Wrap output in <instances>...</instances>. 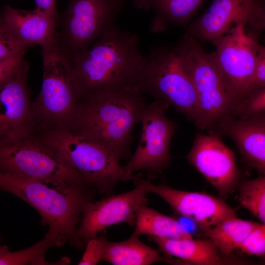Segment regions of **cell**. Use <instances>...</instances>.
<instances>
[{"label": "cell", "mask_w": 265, "mask_h": 265, "mask_svg": "<svg viewBox=\"0 0 265 265\" xmlns=\"http://www.w3.org/2000/svg\"><path fill=\"white\" fill-rule=\"evenodd\" d=\"M186 157L221 196L227 195L239 181L235 154L216 132L198 133Z\"/></svg>", "instance_id": "cell-14"}, {"label": "cell", "mask_w": 265, "mask_h": 265, "mask_svg": "<svg viewBox=\"0 0 265 265\" xmlns=\"http://www.w3.org/2000/svg\"><path fill=\"white\" fill-rule=\"evenodd\" d=\"M0 170L61 188H94L58 152L34 133L0 144Z\"/></svg>", "instance_id": "cell-7"}, {"label": "cell", "mask_w": 265, "mask_h": 265, "mask_svg": "<svg viewBox=\"0 0 265 265\" xmlns=\"http://www.w3.org/2000/svg\"><path fill=\"white\" fill-rule=\"evenodd\" d=\"M103 261L114 265H149L159 262H170L158 250L142 242L138 236L132 235L122 241L107 240Z\"/></svg>", "instance_id": "cell-21"}, {"label": "cell", "mask_w": 265, "mask_h": 265, "mask_svg": "<svg viewBox=\"0 0 265 265\" xmlns=\"http://www.w3.org/2000/svg\"><path fill=\"white\" fill-rule=\"evenodd\" d=\"M264 87H265V46L260 45L258 52L257 67L248 94L255 90Z\"/></svg>", "instance_id": "cell-30"}, {"label": "cell", "mask_w": 265, "mask_h": 265, "mask_svg": "<svg viewBox=\"0 0 265 265\" xmlns=\"http://www.w3.org/2000/svg\"><path fill=\"white\" fill-rule=\"evenodd\" d=\"M138 89L171 105L196 125V90L177 46H158L150 50Z\"/></svg>", "instance_id": "cell-8"}, {"label": "cell", "mask_w": 265, "mask_h": 265, "mask_svg": "<svg viewBox=\"0 0 265 265\" xmlns=\"http://www.w3.org/2000/svg\"><path fill=\"white\" fill-rule=\"evenodd\" d=\"M146 105L142 93L135 88L85 94L65 129L102 144L122 159H130L131 133Z\"/></svg>", "instance_id": "cell-1"}, {"label": "cell", "mask_w": 265, "mask_h": 265, "mask_svg": "<svg viewBox=\"0 0 265 265\" xmlns=\"http://www.w3.org/2000/svg\"><path fill=\"white\" fill-rule=\"evenodd\" d=\"M261 29H265V3L264 5L261 23Z\"/></svg>", "instance_id": "cell-32"}, {"label": "cell", "mask_w": 265, "mask_h": 265, "mask_svg": "<svg viewBox=\"0 0 265 265\" xmlns=\"http://www.w3.org/2000/svg\"><path fill=\"white\" fill-rule=\"evenodd\" d=\"M260 172L263 175L265 176V169L262 170Z\"/></svg>", "instance_id": "cell-33"}, {"label": "cell", "mask_w": 265, "mask_h": 265, "mask_svg": "<svg viewBox=\"0 0 265 265\" xmlns=\"http://www.w3.org/2000/svg\"><path fill=\"white\" fill-rule=\"evenodd\" d=\"M240 249L247 254L265 255V223L259 224L249 234Z\"/></svg>", "instance_id": "cell-28"}, {"label": "cell", "mask_w": 265, "mask_h": 265, "mask_svg": "<svg viewBox=\"0 0 265 265\" xmlns=\"http://www.w3.org/2000/svg\"><path fill=\"white\" fill-rule=\"evenodd\" d=\"M0 187L25 201L38 211L41 224L48 225L46 235L67 241L77 248V233L83 211L96 190L64 188L42 182L0 172Z\"/></svg>", "instance_id": "cell-3"}, {"label": "cell", "mask_w": 265, "mask_h": 265, "mask_svg": "<svg viewBox=\"0 0 265 265\" xmlns=\"http://www.w3.org/2000/svg\"><path fill=\"white\" fill-rule=\"evenodd\" d=\"M36 8L45 12L57 23L59 14L56 7L55 0H34Z\"/></svg>", "instance_id": "cell-31"}, {"label": "cell", "mask_w": 265, "mask_h": 265, "mask_svg": "<svg viewBox=\"0 0 265 265\" xmlns=\"http://www.w3.org/2000/svg\"><path fill=\"white\" fill-rule=\"evenodd\" d=\"M205 0H133L137 8L155 11L150 25L152 31L158 32L166 29L167 24L186 25Z\"/></svg>", "instance_id": "cell-20"}, {"label": "cell", "mask_w": 265, "mask_h": 265, "mask_svg": "<svg viewBox=\"0 0 265 265\" xmlns=\"http://www.w3.org/2000/svg\"><path fill=\"white\" fill-rule=\"evenodd\" d=\"M62 246L55 237L45 235V238L27 248L11 251L6 245L0 247V265H68L70 259L65 257L57 262L50 263L46 261V252L53 246Z\"/></svg>", "instance_id": "cell-24"}, {"label": "cell", "mask_w": 265, "mask_h": 265, "mask_svg": "<svg viewBox=\"0 0 265 265\" xmlns=\"http://www.w3.org/2000/svg\"><path fill=\"white\" fill-rule=\"evenodd\" d=\"M240 205L265 223V176L244 181L239 188Z\"/></svg>", "instance_id": "cell-25"}, {"label": "cell", "mask_w": 265, "mask_h": 265, "mask_svg": "<svg viewBox=\"0 0 265 265\" xmlns=\"http://www.w3.org/2000/svg\"><path fill=\"white\" fill-rule=\"evenodd\" d=\"M147 193L157 194L177 213L195 223L204 230L236 216V211L222 199L201 192L177 190L165 185L146 181Z\"/></svg>", "instance_id": "cell-16"}, {"label": "cell", "mask_w": 265, "mask_h": 265, "mask_svg": "<svg viewBox=\"0 0 265 265\" xmlns=\"http://www.w3.org/2000/svg\"><path fill=\"white\" fill-rule=\"evenodd\" d=\"M265 0H212L208 9L189 27L186 33L197 40H209L227 33L238 23L258 33Z\"/></svg>", "instance_id": "cell-15"}, {"label": "cell", "mask_w": 265, "mask_h": 265, "mask_svg": "<svg viewBox=\"0 0 265 265\" xmlns=\"http://www.w3.org/2000/svg\"><path fill=\"white\" fill-rule=\"evenodd\" d=\"M42 54L41 90L31 102L35 132L67 128L84 95L70 61L53 43L42 47Z\"/></svg>", "instance_id": "cell-4"}, {"label": "cell", "mask_w": 265, "mask_h": 265, "mask_svg": "<svg viewBox=\"0 0 265 265\" xmlns=\"http://www.w3.org/2000/svg\"><path fill=\"white\" fill-rule=\"evenodd\" d=\"M265 111V87L251 92L236 106L232 114L241 116Z\"/></svg>", "instance_id": "cell-26"}, {"label": "cell", "mask_w": 265, "mask_h": 265, "mask_svg": "<svg viewBox=\"0 0 265 265\" xmlns=\"http://www.w3.org/2000/svg\"><path fill=\"white\" fill-rule=\"evenodd\" d=\"M104 235L97 236L88 240L79 265H95L103 261L106 241Z\"/></svg>", "instance_id": "cell-27"}, {"label": "cell", "mask_w": 265, "mask_h": 265, "mask_svg": "<svg viewBox=\"0 0 265 265\" xmlns=\"http://www.w3.org/2000/svg\"><path fill=\"white\" fill-rule=\"evenodd\" d=\"M124 0H69L59 17L54 45L70 61L85 52L107 28Z\"/></svg>", "instance_id": "cell-9"}, {"label": "cell", "mask_w": 265, "mask_h": 265, "mask_svg": "<svg viewBox=\"0 0 265 265\" xmlns=\"http://www.w3.org/2000/svg\"><path fill=\"white\" fill-rule=\"evenodd\" d=\"M259 224L236 216L203 231L221 253L229 255L235 249L240 248L249 234Z\"/></svg>", "instance_id": "cell-23"}, {"label": "cell", "mask_w": 265, "mask_h": 265, "mask_svg": "<svg viewBox=\"0 0 265 265\" xmlns=\"http://www.w3.org/2000/svg\"><path fill=\"white\" fill-rule=\"evenodd\" d=\"M167 255L177 257L191 264L216 265L227 263L213 242L191 238L171 239L149 236Z\"/></svg>", "instance_id": "cell-19"}, {"label": "cell", "mask_w": 265, "mask_h": 265, "mask_svg": "<svg viewBox=\"0 0 265 265\" xmlns=\"http://www.w3.org/2000/svg\"><path fill=\"white\" fill-rule=\"evenodd\" d=\"M28 69V63L23 59L0 83V144L19 140L35 131L27 84Z\"/></svg>", "instance_id": "cell-13"}, {"label": "cell", "mask_w": 265, "mask_h": 265, "mask_svg": "<svg viewBox=\"0 0 265 265\" xmlns=\"http://www.w3.org/2000/svg\"><path fill=\"white\" fill-rule=\"evenodd\" d=\"M169 106L160 100H155L146 106L140 120L142 132L139 142L128 162L123 166L127 176L132 177L140 170L160 173L168 167L170 142L177 129L176 124L165 115Z\"/></svg>", "instance_id": "cell-10"}, {"label": "cell", "mask_w": 265, "mask_h": 265, "mask_svg": "<svg viewBox=\"0 0 265 265\" xmlns=\"http://www.w3.org/2000/svg\"><path fill=\"white\" fill-rule=\"evenodd\" d=\"M29 47L4 29L0 28V59L24 56Z\"/></svg>", "instance_id": "cell-29"}, {"label": "cell", "mask_w": 265, "mask_h": 265, "mask_svg": "<svg viewBox=\"0 0 265 265\" xmlns=\"http://www.w3.org/2000/svg\"><path fill=\"white\" fill-rule=\"evenodd\" d=\"M212 132L230 137L250 166L259 172L265 169V111L230 114Z\"/></svg>", "instance_id": "cell-17"}, {"label": "cell", "mask_w": 265, "mask_h": 265, "mask_svg": "<svg viewBox=\"0 0 265 265\" xmlns=\"http://www.w3.org/2000/svg\"><path fill=\"white\" fill-rule=\"evenodd\" d=\"M245 27V24L238 23L211 41L216 49L213 53L217 63L238 103L248 94L260 46L258 36L247 33Z\"/></svg>", "instance_id": "cell-11"}, {"label": "cell", "mask_w": 265, "mask_h": 265, "mask_svg": "<svg viewBox=\"0 0 265 265\" xmlns=\"http://www.w3.org/2000/svg\"><path fill=\"white\" fill-rule=\"evenodd\" d=\"M43 141L58 152L69 164L100 194L112 195L120 181H132L137 175L127 176L122 159L117 153L102 144L77 135L65 128L35 132Z\"/></svg>", "instance_id": "cell-5"}, {"label": "cell", "mask_w": 265, "mask_h": 265, "mask_svg": "<svg viewBox=\"0 0 265 265\" xmlns=\"http://www.w3.org/2000/svg\"><path fill=\"white\" fill-rule=\"evenodd\" d=\"M177 47L196 90L198 118L195 126L212 132L222 119L232 114L238 100L213 53H207L199 41L186 32Z\"/></svg>", "instance_id": "cell-6"}, {"label": "cell", "mask_w": 265, "mask_h": 265, "mask_svg": "<svg viewBox=\"0 0 265 265\" xmlns=\"http://www.w3.org/2000/svg\"><path fill=\"white\" fill-rule=\"evenodd\" d=\"M132 235H146L160 238H192L191 235L176 219L163 214L145 205L137 212Z\"/></svg>", "instance_id": "cell-22"}, {"label": "cell", "mask_w": 265, "mask_h": 265, "mask_svg": "<svg viewBox=\"0 0 265 265\" xmlns=\"http://www.w3.org/2000/svg\"><path fill=\"white\" fill-rule=\"evenodd\" d=\"M56 26L53 19L37 8L27 11L5 5L0 15V28L28 47L52 45Z\"/></svg>", "instance_id": "cell-18"}, {"label": "cell", "mask_w": 265, "mask_h": 265, "mask_svg": "<svg viewBox=\"0 0 265 265\" xmlns=\"http://www.w3.org/2000/svg\"><path fill=\"white\" fill-rule=\"evenodd\" d=\"M146 181L139 175L132 190L88 203L78 228L77 248L82 249L88 240L111 225L126 223L134 226L137 212L148 202Z\"/></svg>", "instance_id": "cell-12"}, {"label": "cell", "mask_w": 265, "mask_h": 265, "mask_svg": "<svg viewBox=\"0 0 265 265\" xmlns=\"http://www.w3.org/2000/svg\"><path fill=\"white\" fill-rule=\"evenodd\" d=\"M138 40L137 34L114 24L70 61L84 95L116 88L138 89L146 64Z\"/></svg>", "instance_id": "cell-2"}]
</instances>
